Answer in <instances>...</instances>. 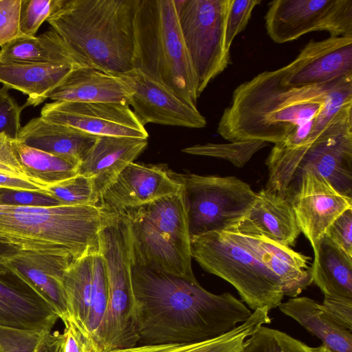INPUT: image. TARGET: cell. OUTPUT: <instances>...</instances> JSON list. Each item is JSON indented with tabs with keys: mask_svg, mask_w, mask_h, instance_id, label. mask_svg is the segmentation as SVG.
I'll use <instances>...</instances> for the list:
<instances>
[{
	"mask_svg": "<svg viewBox=\"0 0 352 352\" xmlns=\"http://www.w3.org/2000/svg\"><path fill=\"white\" fill-rule=\"evenodd\" d=\"M63 285L70 318L100 352L109 292L106 265L100 252L72 261L64 272Z\"/></svg>",
	"mask_w": 352,
	"mask_h": 352,
	"instance_id": "obj_13",
	"label": "cell"
},
{
	"mask_svg": "<svg viewBox=\"0 0 352 352\" xmlns=\"http://www.w3.org/2000/svg\"><path fill=\"white\" fill-rule=\"evenodd\" d=\"M352 91V76L289 87L279 69L259 73L238 85L217 131L230 142L259 140L294 146L309 135L315 119L335 97Z\"/></svg>",
	"mask_w": 352,
	"mask_h": 352,
	"instance_id": "obj_2",
	"label": "cell"
},
{
	"mask_svg": "<svg viewBox=\"0 0 352 352\" xmlns=\"http://www.w3.org/2000/svg\"><path fill=\"white\" fill-rule=\"evenodd\" d=\"M279 71L281 83L289 87L320 85L352 76V37L311 39Z\"/></svg>",
	"mask_w": 352,
	"mask_h": 352,
	"instance_id": "obj_17",
	"label": "cell"
},
{
	"mask_svg": "<svg viewBox=\"0 0 352 352\" xmlns=\"http://www.w3.org/2000/svg\"><path fill=\"white\" fill-rule=\"evenodd\" d=\"M267 308L257 309L243 323L215 338L194 343L135 345L109 352H241L245 340L272 318Z\"/></svg>",
	"mask_w": 352,
	"mask_h": 352,
	"instance_id": "obj_30",
	"label": "cell"
},
{
	"mask_svg": "<svg viewBox=\"0 0 352 352\" xmlns=\"http://www.w3.org/2000/svg\"><path fill=\"white\" fill-rule=\"evenodd\" d=\"M190 250L204 270L231 284L253 311L271 310L282 302L284 294L278 279L226 232L190 238Z\"/></svg>",
	"mask_w": 352,
	"mask_h": 352,
	"instance_id": "obj_9",
	"label": "cell"
},
{
	"mask_svg": "<svg viewBox=\"0 0 352 352\" xmlns=\"http://www.w3.org/2000/svg\"><path fill=\"white\" fill-rule=\"evenodd\" d=\"M45 194L60 205H97L91 180L80 175L58 184L45 188Z\"/></svg>",
	"mask_w": 352,
	"mask_h": 352,
	"instance_id": "obj_34",
	"label": "cell"
},
{
	"mask_svg": "<svg viewBox=\"0 0 352 352\" xmlns=\"http://www.w3.org/2000/svg\"><path fill=\"white\" fill-rule=\"evenodd\" d=\"M108 215L97 205L0 204V245L74 261L99 252V233Z\"/></svg>",
	"mask_w": 352,
	"mask_h": 352,
	"instance_id": "obj_4",
	"label": "cell"
},
{
	"mask_svg": "<svg viewBox=\"0 0 352 352\" xmlns=\"http://www.w3.org/2000/svg\"><path fill=\"white\" fill-rule=\"evenodd\" d=\"M139 0H57L47 19L85 66L114 74L133 68Z\"/></svg>",
	"mask_w": 352,
	"mask_h": 352,
	"instance_id": "obj_3",
	"label": "cell"
},
{
	"mask_svg": "<svg viewBox=\"0 0 352 352\" xmlns=\"http://www.w3.org/2000/svg\"><path fill=\"white\" fill-rule=\"evenodd\" d=\"M0 188L26 190L45 194V188L28 179L15 178L0 173Z\"/></svg>",
	"mask_w": 352,
	"mask_h": 352,
	"instance_id": "obj_45",
	"label": "cell"
},
{
	"mask_svg": "<svg viewBox=\"0 0 352 352\" xmlns=\"http://www.w3.org/2000/svg\"><path fill=\"white\" fill-rule=\"evenodd\" d=\"M241 352H316V347L263 325L245 340Z\"/></svg>",
	"mask_w": 352,
	"mask_h": 352,
	"instance_id": "obj_33",
	"label": "cell"
},
{
	"mask_svg": "<svg viewBox=\"0 0 352 352\" xmlns=\"http://www.w3.org/2000/svg\"><path fill=\"white\" fill-rule=\"evenodd\" d=\"M137 345L205 341L245 322L252 311L230 292L212 294L195 277L133 262Z\"/></svg>",
	"mask_w": 352,
	"mask_h": 352,
	"instance_id": "obj_1",
	"label": "cell"
},
{
	"mask_svg": "<svg viewBox=\"0 0 352 352\" xmlns=\"http://www.w3.org/2000/svg\"><path fill=\"white\" fill-rule=\"evenodd\" d=\"M50 333L47 331L43 336L33 352H48V336Z\"/></svg>",
	"mask_w": 352,
	"mask_h": 352,
	"instance_id": "obj_46",
	"label": "cell"
},
{
	"mask_svg": "<svg viewBox=\"0 0 352 352\" xmlns=\"http://www.w3.org/2000/svg\"><path fill=\"white\" fill-rule=\"evenodd\" d=\"M181 184L164 165L131 162L100 197L98 206L121 212L179 193Z\"/></svg>",
	"mask_w": 352,
	"mask_h": 352,
	"instance_id": "obj_18",
	"label": "cell"
},
{
	"mask_svg": "<svg viewBox=\"0 0 352 352\" xmlns=\"http://www.w3.org/2000/svg\"><path fill=\"white\" fill-rule=\"evenodd\" d=\"M63 322L65 328L62 333L51 332L48 336V352L98 351L89 338L71 318Z\"/></svg>",
	"mask_w": 352,
	"mask_h": 352,
	"instance_id": "obj_35",
	"label": "cell"
},
{
	"mask_svg": "<svg viewBox=\"0 0 352 352\" xmlns=\"http://www.w3.org/2000/svg\"><path fill=\"white\" fill-rule=\"evenodd\" d=\"M147 140L127 138L97 137L94 145L78 166V174L89 178L99 201L102 193L122 170L133 162L146 148Z\"/></svg>",
	"mask_w": 352,
	"mask_h": 352,
	"instance_id": "obj_23",
	"label": "cell"
},
{
	"mask_svg": "<svg viewBox=\"0 0 352 352\" xmlns=\"http://www.w3.org/2000/svg\"><path fill=\"white\" fill-rule=\"evenodd\" d=\"M321 306L335 322L352 331V298L324 296Z\"/></svg>",
	"mask_w": 352,
	"mask_h": 352,
	"instance_id": "obj_43",
	"label": "cell"
},
{
	"mask_svg": "<svg viewBox=\"0 0 352 352\" xmlns=\"http://www.w3.org/2000/svg\"><path fill=\"white\" fill-rule=\"evenodd\" d=\"M76 68L0 60V82L28 96L24 108L36 107Z\"/></svg>",
	"mask_w": 352,
	"mask_h": 352,
	"instance_id": "obj_26",
	"label": "cell"
},
{
	"mask_svg": "<svg viewBox=\"0 0 352 352\" xmlns=\"http://www.w3.org/2000/svg\"><path fill=\"white\" fill-rule=\"evenodd\" d=\"M352 208L341 213L330 225L325 235L352 257Z\"/></svg>",
	"mask_w": 352,
	"mask_h": 352,
	"instance_id": "obj_41",
	"label": "cell"
},
{
	"mask_svg": "<svg viewBox=\"0 0 352 352\" xmlns=\"http://www.w3.org/2000/svg\"><path fill=\"white\" fill-rule=\"evenodd\" d=\"M0 204L19 206L60 205L57 201L45 194L6 188H0Z\"/></svg>",
	"mask_w": 352,
	"mask_h": 352,
	"instance_id": "obj_42",
	"label": "cell"
},
{
	"mask_svg": "<svg viewBox=\"0 0 352 352\" xmlns=\"http://www.w3.org/2000/svg\"><path fill=\"white\" fill-rule=\"evenodd\" d=\"M133 29V68L197 108L198 80L182 36L175 0H139Z\"/></svg>",
	"mask_w": 352,
	"mask_h": 352,
	"instance_id": "obj_5",
	"label": "cell"
},
{
	"mask_svg": "<svg viewBox=\"0 0 352 352\" xmlns=\"http://www.w3.org/2000/svg\"><path fill=\"white\" fill-rule=\"evenodd\" d=\"M16 158L25 176L44 188L62 183L78 174L72 161L12 140Z\"/></svg>",
	"mask_w": 352,
	"mask_h": 352,
	"instance_id": "obj_31",
	"label": "cell"
},
{
	"mask_svg": "<svg viewBox=\"0 0 352 352\" xmlns=\"http://www.w3.org/2000/svg\"><path fill=\"white\" fill-rule=\"evenodd\" d=\"M12 140L5 133L0 134V164L10 168L20 178L30 179L24 174L16 158L12 146Z\"/></svg>",
	"mask_w": 352,
	"mask_h": 352,
	"instance_id": "obj_44",
	"label": "cell"
},
{
	"mask_svg": "<svg viewBox=\"0 0 352 352\" xmlns=\"http://www.w3.org/2000/svg\"><path fill=\"white\" fill-rule=\"evenodd\" d=\"M316 352H333L328 348H327L325 346L322 344L320 346L316 347Z\"/></svg>",
	"mask_w": 352,
	"mask_h": 352,
	"instance_id": "obj_48",
	"label": "cell"
},
{
	"mask_svg": "<svg viewBox=\"0 0 352 352\" xmlns=\"http://www.w3.org/2000/svg\"><path fill=\"white\" fill-rule=\"evenodd\" d=\"M312 282L324 296L352 298V257L326 235L314 250Z\"/></svg>",
	"mask_w": 352,
	"mask_h": 352,
	"instance_id": "obj_29",
	"label": "cell"
},
{
	"mask_svg": "<svg viewBox=\"0 0 352 352\" xmlns=\"http://www.w3.org/2000/svg\"><path fill=\"white\" fill-rule=\"evenodd\" d=\"M72 262L65 257L21 251L0 257V265L41 297L63 322L70 318L63 274Z\"/></svg>",
	"mask_w": 352,
	"mask_h": 352,
	"instance_id": "obj_19",
	"label": "cell"
},
{
	"mask_svg": "<svg viewBox=\"0 0 352 352\" xmlns=\"http://www.w3.org/2000/svg\"><path fill=\"white\" fill-rule=\"evenodd\" d=\"M124 212L129 219L133 262L195 277L181 191Z\"/></svg>",
	"mask_w": 352,
	"mask_h": 352,
	"instance_id": "obj_7",
	"label": "cell"
},
{
	"mask_svg": "<svg viewBox=\"0 0 352 352\" xmlns=\"http://www.w3.org/2000/svg\"><path fill=\"white\" fill-rule=\"evenodd\" d=\"M90 352H98V351H90Z\"/></svg>",
	"mask_w": 352,
	"mask_h": 352,
	"instance_id": "obj_49",
	"label": "cell"
},
{
	"mask_svg": "<svg viewBox=\"0 0 352 352\" xmlns=\"http://www.w3.org/2000/svg\"><path fill=\"white\" fill-rule=\"evenodd\" d=\"M47 331L0 325V352H33Z\"/></svg>",
	"mask_w": 352,
	"mask_h": 352,
	"instance_id": "obj_37",
	"label": "cell"
},
{
	"mask_svg": "<svg viewBox=\"0 0 352 352\" xmlns=\"http://www.w3.org/2000/svg\"><path fill=\"white\" fill-rule=\"evenodd\" d=\"M23 105L19 106L8 93V89L0 88V134L5 133L12 140H16L21 129L20 117Z\"/></svg>",
	"mask_w": 352,
	"mask_h": 352,
	"instance_id": "obj_39",
	"label": "cell"
},
{
	"mask_svg": "<svg viewBox=\"0 0 352 352\" xmlns=\"http://www.w3.org/2000/svg\"><path fill=\"white\" fill-rule=\"evenodd\" d=\"M99 252L106 265L109 292L100 351L109 352L134 346L138 336L131 280L130 230L124 212H109L99 233Z\"/></svg>",
	"mask_w": 352,
	"mask_h": 352,
	"instance_id": "obj_8",
	"label": "cell"
},
{
	"mask_svg": "<svg viewBox=\"0 0 352 352\" xmlns=\"http://www.w3.org/2000/svg\"><path fill=\"white\" fill-rule=\"evenodd\" d=\"M175 3L199 96L230 63V50L225 43L230 0H175Z\"/></svg>",
	"mask_w": 352,
	"mask_h": 352,
	"instance_id": "obj_11",
	"label": "cell"
},
{
	"mask_svg": "<svg viewBox=\"0 0 352 352\" xmlns=\"http://www.w3.org/2000/svg\"><path fill=\"white\" fill-rule=\"evenodd\" d=\"M278 307L318 338L333 352H352V331L335 322L316 300L297 296L281 302Z\"/></svg>",
	"mask_w": 352,
	"mask_h": 352,
	"instance_id": "obj_27",
	"label": "cell"
},
{
	"mask_svg": "<svg viewBox=\"0 0 352 352\" xmlns=\"http://www.w3.org/2000/svg\"><path fill=\"white\" fill-rule=\"evenodd\" d=\"M14 251H16V250H14V249H12L11 248H9L7 246H3V245H0V257L5 254L10 253V252H12Z\"/></svg>",
	"mask_w": 352,
	"mask_h": 352,
	"instance_id": "obj_47",
	"label": "cell"
},
{
	"mask_svg": "<svg viewBox=\"0 0 352 352\" xmlns=\"http://www.w3.org/2000/svg\"><path fill=\"white\" fill-rule=\"evenodd\" d=\"M97 137L37 117L19 132L16 140L80 164Z\"/></svg>",
	"mask_w": 352,
	"mask_h": 352,
	"instance_id": "obj_25",
	"label": "cell"
},
{
	"mask_svg": "<svg viewBox=\"0 0 352 352\" xmlns=\"http://www.w3.org/2000/svg\"><path fill=\"white\" fill-rule=\"evenodd\" d=\"M0 60L56 66L87 67L52 29L34 36L21 35L1 47Z\"/></svg>",
	"mask_w": 352,
	"mask_h": 352,
	"instance_id": "obj_28",
	"label": "cell"
},
{
	"mask_svg": "<svg viewBox=\"0 0 352 352\" xmlns=\"http://www.w3.org/2000/svg\"><path fill=\"white\" fill-rule=\"evenodd\" d=\"M57 0H21L19 30L21 35L34 36L42 23L52 14Z\"/></svg>",
	"mask_w": 352,
	"mask_h": 352,
	"instance_id": "obj_36",
	"label": "cell"
},
{
	"mask_svg": "<svg viewBox=\"0 0 352 352\" xmlns=\"http://www.w3.org/2000/svg\"><path fill=\"white\" fill-rule=\"evenodd\" d=\"M21 0H0V47L21 36L19 17Z\"/></svg>",
	"mask_w": 352,
	"mask_h": 352,
	"instance_id": "obj_40",
	"label": "cell"
},
{
	"mask_svg": "<svg viewBox=\"0 0 352 352\" xmlns=\"http://www.w3.org/2000/svg\"><path fill=\"white\" fill-rule=\"evenodd\" d=\"M171 174L181 184L190 238L233 231L248 214L256 197L250 186L236 177L172 171Z\"/></svg>",
	"mask_w": 352,
	"mask_h": 352,
	"instance_id": "obj_10",
	"label": "cell"
},
{
	"mask_svg": "<svg viewBox=\"0 0 352 352\" xmlns=\"http://www.w3.org/2000/svg\"><path fill=\"white\" fill-rule=\"evenodd\" d=\"M131 94V88L120 75L80 67L73 69L47 94V99L63 102L128 104Z\"/></svg>",
	"mask_w": 352,
	"mask_h": 352,
	"instance_id": "obj_24",
	"label": "cell"
},
{
	"mask_svg": "<svg viewBox=\"0 0 352 352\" xmlns=\"http://www.w3.org/2000/svg\"><path fill=\"white\" fill-rule=\"evenodd\" d=\"M261 0H230V6L226 25L225 43L230 50L235 37L243 31L256 6Z\"/></svg>",
	"mask_w": 352,
	"mask_h": 352,
	"instance_id": "obj_38",
	"label": "cell"
},
{
	"mask_svg": "<svg viewBox=\"0 0 352 352\" xmlns=\"http://www.w3.org/2000/svg\"><path fill=\"white\" fill-rule=\"evenodd\" d=\"M231 232L265 237L288 247L300 234L290 199L266 188L256 192L248 214Z\"/></svg>",
	"mask_w": 352,
	"mask_h": 352,
	"instance_id": "obj_21",
	"label": "cell"
},
{
	"mask_svg": "<svg viewBox=\"0 0 352 352\" xmlns=\"http://www.w3.org/2000/svg\"><path fill=\"white\" fill-rule=\"evenodd\" d=\"M41 117L96 137L148 138L126 103L54 101L43 107Z\"/></svg>",
	"mask_w": 352,
	"mask_h": 352,
	"instance_id": "obj_14",
	"label": "cell"
},
{
	"mask_svg": "<svg viewBox=\"0 0 352 352\" xmlns=\"http://www.w3.org/2000/svg\"><path fill=\"white\" fill-rule=\"evenodd\" d=\"M289 199L300 231L313 250L332 222L352 208V198L343 195L326 179L311 170L301 175Z\"/></svg>",
	"mask_w": 352,
	"mask_h": 352,
	"instance_id": "obj_15",
	"label": "cell"
},
{
	"mask_svg": "<svg viewBox=\"0 0 352 352\" xmlns=\"http://www.w3.org/2000/svg\"><path fill=\"white\" fill-rule=\"evenodd\" d=\"M264 19L267 35L276 43L317 31L352 37V0H274Z\"/></svg>",
	"mask_w": 352,
	"mask_h": 352,
	"instance_id": "obj_12",
	"label": "cell"
},
{
	"mask_svg": "<svg viewBox=\"0 0 352 352\" xmlns=\"http://www.w3.org/2000/svg\"><path fill=\"white\" fill-rule=\"evenodd\" d=\"M58 318L41 297L0 265V325L51 331Z\"/></svg>",
	"mask_w": 352,
	"mask_h": 352,
	"instance_id": "obj_22",
	"label": "cell"
},
{
	"mask_svg": "<svg viewBox=\"0 0 352 352\" xmlns=\"http://www.w3.org/2000/svg\"><path fill=\"white\" fill-rule=\"evenodd\" d=\"M226 232L276 276L284 296L297 297L313 283L309 256L265 237Z\"/></svg>",
	"mask_w": 352,
	"mask_h": 352,
	"instance_id": "obj_20",
	"label": "cell"
},
{
	"mask_svg": "<svg viewBox=\"0 0 352 352\" xmlns=\"http://www.w3.org/2000/svg\"><path fill=\"white\" fill-rule=\"evenodd\" d=\"M265 164L266 188L289 198L301 175L313 171L352 198V100L337 111L312 139L295 146L275 144Z\"/></svg>",
	"mask_w": 352,
	"mask_h": 352,
	"instance_id": "obj_6",
	"label": "cell"
},
{
	"mask_svg": "<svg viewBox=\"0 0 352 352\" xmlns=\"http://www.w3.org/2000/svg\"><path fill=\"white\" fill-rule=\"evenodd\" d=\"M268 144L259 140L206 143L186 147L182 149V152L194 155L223 159L236 167L242 168L256 152L267 146Z\"/></svg>",
	"mask_w": 352,
	"mask_h": 352,
	"instance_id": "obj_32",
	"label": "cell"
},
{
	"mask_svg": "<svg viewBox=\"0 0 352 352\" xmlns=\"http://www.w3.org/2000/svg\"><path fill=\"white\" fill-rule=\"evenodd\" d=\"M131 89L128 104L142 125L201 129L206 118L166 87L137 69L120 74Z\"/></svg>",
	"mask_w": 352,
	"mask_h": 352,
	"instance_id": "obj_16",
	"label": "cell"
}]
</instances>
